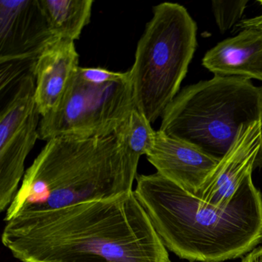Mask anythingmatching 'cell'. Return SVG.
I'll use <instances>...</instances> for the list:
<instances>
[{
	"label": "cell",
	"mask_w": 262,
	"mask_h": 262,
	"mask_svg": "<svg viewBox=\"0 0 262 262\" xmlns=\"http://www.w3.org/2000/svg\"><path fill=\"white\" fill-rule=\"evenodd\" d=\"M37 59L13 60L0 62V92L1 95L7 93L16 84L19 85L24 78L34 74Z\"/></svg>",
	"instance_id": "17"
},
{
	"label": "cell",
	"mask_w": 262,
	"mask_h": 262,
	"mask_svg": "<svg viewBox=\"0 0 262 262\" xmlns=\"http://www.w3.org/2000/svg\"><path fill=\"white\" fill-rule=\"evenodd\" d=\"M2 242L22 262H171L134 190L19 214L7 222Z\"/></svg>",
	"instance_id": "1"
},
{
	"label": "cell",
	"mask_w": 262,
	"mask_h": 262,
	"mask_svg": "<svg viewBox=\"0 0 262 262\" xmlns=\"http://www.w3.org/2000/svg\"><path fill=\"white\" fill-rule=\"evenodd\" d=\"M260 92H261V97H260V126H261V136H262V86L260 87ZM256 167H260V168H262V148H261V150H260V155H259L258 158H257V162H256L255 168H256Z\"/></svg>",
	"instance_id": "20"
},
{
	"label": "cell",
	"mask_w": 262,
	"mask_h": 262,
	"mask_svg": "<svg viewBox=\"0 0 262 262\" xmlns=\"http://www.w3.org/2000/svg\"><path fill=\"white\" fill-rule=\"evenodd\" d=\"M135 108L129 71L79 67L58 106L41 117L39 139L110 136Z\"/></svg>",
	"instance_id": "6"
},
{
	"label": "cell",
	"mask_w": 262,
	"mask_h": 262,
	"mask_svg": "<svg viewBox=\"0 0 262 262\" xmlns=\"http://www.w3.org/2000/svg\"><path fill=\"white\" fill-rule=\"evenodd\" d=\"M138 165L116 134L50 139L26 171L5 221L131 192Z\"/></svg>",
	"instance_id": "3"
},
{
	"label": "cell",
	"mask_w": 262,
	"mask_h": 262,
	"mask_svg": "<svg viewBox=\"0 0 262 262\" xmlns=\"http://www.w3.org/2000/svg\"><path fill=\"white\" fill-rule=\"evenodd\" d=\"M55 39L39 0L0 1V62L38 59Z\"/></svg>",
	"instance_id": "7"
},
{
	"label": "cell",
	"mask_w": 262,
	"mask_h": 262,
	"mask_svg": "<svg viewBox=\"0 0 262 262\" xmlns=\"http://www.w3.org/2000/svg\"><path fill=\"white\" fill-rule=\"evenodd\" d=\"M202 65L214 76L262 82V31L243 30L205 53Z\"/></svg>",
	"instance_id": "11"
},
{
	"label": "cell",
	"mask_w": 262,
	"mask_h": 262,
	"mask_svg": "<svg viewBox=\"0 0 262 262\" xmlns=\"http://www.w3.org/2000/svg\"><path fill=\"white\" fill-rule=\"evenodd\" d=\"M41 115L37 108L4 144H0V210H7L25 174V161L39 139Z\"/></svg>",
	"instance_id": "12"
},
{
	"label": "cell",
	"mask_w": 262,
	"mask_h": 262,
	"mask_svg": "<svg viewBox=\"0 0 262 262\" xmlns=\"http://www.w3.org/2000/svg\"><path fill=\"white\" fill-rule=\"evenodd\" d=\"M260 87L249 79L214 76L185 87L162 116L159 131L220 161L242 126L260 121Z\"/></svg>",
	"instance_id": "4"
},
{
	"label": "cell",
	"mask_w": 262,
	"mask_h": 262,
	"mask_svg": "<svg viewBox=\"0 0 262 262\" xmlns=\"http://www.w3.org/2000/svg\"><path fill=\"white\" fill-rule=\"evenodd\" d=\"M261 148L260 121L242 126L234 143L196 196L219 208L228 206L244 181L252 174Z\"/></svg>",
	"instance_id": "8"
},
{
	"label": "cell",
	"mask_w": 262,
	"mask_h": 262,
	"mask_svg": "<svg viewBox=\"0 0 262 262\" xmlns=\"http://www.w3.org/2000/svg\"><path fill=\"white\" fill-rule=\"evenodd\" d=\"M146 157L159 174L195 195L219 162L192 144L169 137L159 130Z\"/></svg>",
	"instance_id": "9"
},
{
	"label": "cell",
	"mask_w": 262,
	"mask_h": 262,
	"mask_svg": "<svg viewBox=\"0 0 262 262\" xmlns=\"http://www.w3.org/2000/svg\"><path fill=\"white\" fill-rule=\"evenodd\" d=\"M151 124L142 113L135 108L114 133L136 163L139 164L141 156H146L154 146L156 131L151 128Z\"/></svg>",
	"instance_id": "15"
},
{
	"label": "cell",
	"mask_w": 262,
	"mask_h": 262,
	"mask_svg": "<svg viewBox=\"0 0 262 262\" xmlns=\"http://www.w3.org/2000/svg\"><path fill=\"white\" fill-rule=\"evenodd\" d=\"M242 262H262V247L254 248L248 255L243 257Z\"/></svg>",
	"instance_id": "19"
},
{
	"label": "cell",
	"mask_w": 262,
	"mask_h": 262,
	"mask_svg": "<svg viewBox=\"0 0 262 262\" xmlns=\"http://www.w3.org/2000/svg\"><path fill=\"white\" fill-rule=\"evenodd\" d=\"M248 3V0H213L211 9L221 33H226L233 26L237 24L245 12Z\"/></svg>",
	"instance_id": "16"
},
{
	"label": "cell",
	"mask_w": 262,
	"mask_h": 262,
	"mask_svg": "<svg viewBox=\"0 0 262 262\" xmlns=\"http://www.w3.org/2000/svg\"><path fill=\"white\" fill-rule=\"evenodd\" d=\"M36 79L30 74L23 79L13 97L0 113V144L5 143L36 108Z\"/></svg>",
	"instance_id": "14"
},
{
	"label": "cell",
	"mask_w": 262,
	"mask_h": 262,
	"mask_svg": "<svg viewBox=\"0 0 262 262\" xmlns=\"http://www.w3.org/2000/svg\"><path fill=\"white\" fill-rule=\"evenodd\" d=\"M197 26L183 6L153 8L129 71L136 110L151 123L177 96L197 46Z\"/></svg>",
	"instance_id": "5"
},
{
	"label": "cell",
	"mask_w": 262,
	"mask_h": 262,
	"mask_svg": "<svg viewBox=\"0 0 262 262\" xmlns=\"http://www.w3.org/2000/svg\"><path fill=\"white\" fill-rule=\"evenodd\" d=\"M79 62L75 42L67 39H55L39 55L34 71L35 101L42 117L58 106Z\"/></svg>",
	"instance_id": "10"
},
{
	"label": "cell",
	"mask_w": 262,
	"mask_h": 262,
	"mask_svg": "<svg viewBox=\"0 0 262 262\" xmlns=\"http://www.w3.org/2000/svg\"><path fill=\"white\" fill-rule=\"evenodd\" d=\"M49 28L56 39L77 40L91 20L93 0H39Z\"/></svg>",
	"instance_id": "13"
},
{
	"label": "cell",
	"mask_w": 262,
	"mask_h": 262,
	"mask_svg": "<svg viewBox=\"0 0 262 262\" xmlns=\"http://www.w3.org/2000/svg\"><path fill=\"white\" fill-rule=\"evenodd\" d=\"M257 3L262 7V0H258ZM237 27L242 30L254 29L262 31V15L250 19H242L237 24Z\"/></svg>",
	"instance_id": "18"
},
{
	"label": "cell",
	"mask_w": 262,
	"mask_h": 262,
	"mask_svg": "<svg viewBox=\"0 0 262 262\" xmlns=\"http://www.w3.org/2000/svg\"><path fill=\"white\" fill-rule=\"evenodd\" d=\"M134 190L165 248L189 261L222 262L262 240V195L251 174L231 203L219 208L159 173L137 174Z\"/></svg>",
	"instance_id": "2"
}]
</instances>
